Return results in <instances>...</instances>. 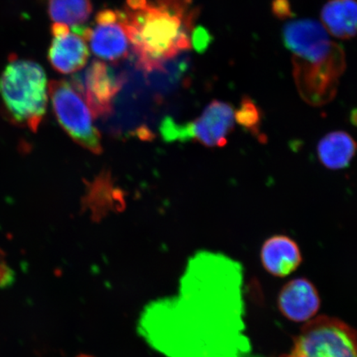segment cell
I'll return each instance as SVG.
<instances>
[{
    "label": "cell",
    "mask_w": 357,
    "mask_h": 357,
    "mask_svg": "<svg viewBox=\"0 0 357 357\" xmlns=\"http://www.w3.org/2000/svg\"><path fill=\"white\" fill-rule=\"evenodd\" d=\"M245 319L243 265L204 250L189 259L176 296L146 306L137 329L167 357H262Z\"/></svg>",
    "instance_id": "6da1fadb"
},
{
    "label": "cell",
    "mask_w": 357,
    "mask_h": 357,
    "mask_svg": "<svg viewBox=\"0 0 357 357\" xmlns=\"http://www.w3.org/2000/svg\"><path fill=\"white\" fill-rule=\"evenodd\" d=\"M199 13L194 0H126L119 17L138 68L165 73L190 51Z\"/></svg>",
    "instance_id": "7a4b0ae2"
},
{
    "label": "cell",
    "mask_w": 357,
    "mask_h": 357,
    "mask_svg": "<svg viewBox=\"0 0 357 357\" xmlns=\"http://www.w3.org/2000/svg\"><path fill=\"white\" fill-rule=\"evenodd\" d=\"M282 34L292 53L298 95L311 106L329 104L337 96L347 66L342 47L333 41L323 24L312 20L288 22Z\"/></svg>",
    "instance_id": "3957f363"
},
{
    "label": "cell",
    "mask_w": 357,
    "mask_h": 357,
    "mask_svg": "<svg viewBox=\"0 0 357 357\" xmlns=\"http://www.w3.org/2000/svg\"><path fill=\"white\" fill-rule=\"evenodd\" d=\"M47 84L42 66L11 55L0 77L2 110L8 121L37 131L46 114Z\"/></svg>",
    "instance_id": "277c9868"
},
{
    "label": "cell",
    "mask_w": 357,
    "mask_h": 357,
    "mask_svg": "<svg viewBox=\"0 0 357 357\" xmlns=\"http://www.w3.org/2000/svg\"><path fill=\"white\" fill-rule=\"evenodd\" d=\"M280 357H357L356 333L341 319L319 316L303 326L291 349Z\"/></svg>",
    "instance_id": "5b68a950"
},
{
    "label": "cell",
    "mask_w": 357,
    "mask_h": 357,
    "mask_svg": "<svg viewBox=\"0 0 357 357\" xmlns=\"http://www.w3.org/2000/svg\"><path fill=\"white\" fill-rule=\"evenodd\" d=\"M53 110L65 132L79 146L95 154L102 151L100 132L93 126L91 111L82 93L65 79L48 84Z\"/></svg>",
    "instance_id": "8992f818"
},
{
    "label": "cell",
    "mask_w": 357,
    "mask_h": 357,
    "mask_svg": "<svg viewBox=\"0 0 357 357\" xmlns=\"http://www.w3.org/2000/svg\"><path fill=\"white\" fill-rule=\"evenodd\" d=\"M235 110L229 102L213 100L194 121L178 123L167 118L160 123V132L167 142L195 141L208 147H223L234 132Z\"/></svg>",
    "instance_id": "52a82bcc"
},
{
    "label": "cell",
    "mask_w": 357,
    "mask_h": 357,
    "mask_svg": "<svg viewBox=\"0 0 357 357\" xmlns=\"http://www.w3.org/2000/svg\"><path fill=\"white\" fill-rule=\"evenodd\" d=\"M96 118L109 119L114 113V100L121 91L125 79L104 61H93L82 74L71 82Z\"/></svg>",
    "instance_id": "ba28073f"
},
{
    "label": "cell",
    "mask_w": 357,
    "mask_h": 357,
    "mask_svg": "<svg viewBox=\"0 0 357 357\" xmlns=\"http://www.w3.org/2000/svg\"><path fill=\"white\" fill-rule=\"evenodd\" d=\"M93 29L83 28L80 36L89 43L93 54L101 60L121 61L128 56L130 43L120 20L119 11L101 10L96 17Z\"/></svg>",
    "instance_id": "9c48e42d"
},
{
    "label": "cell",
    "mask_w": 357,
    "mask_h": 357,
    "mask_svg": "<svg viewBox=\"0 0 357 357\" xmlns=\"http://www.w3.org/2000/svg\"><path fill=\"white\" fill-rule=\"evenodd\" d=\"M320 306L318 290L305 278L289 281L279 294V310L285 318L293 322L310 321L319 312Z\"/></svg>",
    "instance_id": "30bf717a"
},
{
    "label": "cell",
    "mask_w": 357,
    "mask_h": 357,
    "mask_svg": "<svg viewBox=\"0 0 357 357\" xmlns=\"http://www.w3.org/2000/svg\"><path fill=\"white\" fill-rule=\"evenodd\" d=\"M48 61L57 73L70 75L82 70L89 56L88 44L82 36L70 33V28L52 34Z\"/></svg>",
    "instance_id": "8fae6325"
},
{
    "label": "cell",
    "mask_w": 357,
    "mask_h": 357,
    "mask_svg": "<svg viewBox=\"0 0 357 357\" xmlns=\"http://www.w3.org/2000/svg\"><path fill=\"white\" fill-rule=\"evenodd\" d=\"M261 261L268 273L284 278L298 269L303 257L296 241L280 234L271 236L262 245Z\"/></svg>",
    "instance_id": "7c38bea8"
},
{
    "label": "cell",
    "mask_w": 357,
    "mask_h": 357,
    "mask_svg": "<svg viewBox=\"0 0 357 357\" xmlns=\"http://www.w3.org/2000/svg\"><path fill=\"white\" fill-rule=\"evenodd\" d=\"M356 16L355 0H329L321 11L325 29L333 37L342 40L355 37Z\"/></svg>",
    "instance_id": "4fadbf2b"
},
{
    "label": "cell",
    "mask_w": 357,
    "mask_h": 357,
    "mask_svg": "<svg viewBox=\"0 0 357 357\" xmlns=\"http://www.w3.org/2000/svg\"><path fill=\"white\" fill-rule=\"evenodd\" d=\"M356 151L354 137L344 131L329 132L318 144V156L326 168L337 171L349 166Z\"/></svg>",
    "instance_id": "5bb4252c"
},
{
    "label": "cell",
    "mask_w": 357,
    "mask_h": 357,
    "mask_svg": "<svg viewBox=\"0 0 357 357\" xmlns=\"http://www.w3.org/2000/svg\"><path fill=\"white\" fill-rule=\"evenodd\" d=\"M93 10L91 0H49L48 15L52 21L79 26L87 22Z\"/></svg>",
    "instance_id": "9a60e30c"
},
{
    "label": "cell",
    "mask_w": 357,
    "mask_h": 357,
    "mask_svg": "<svg viewBox=\"0 0 357 357\" xmlns=\"http://www.w3.org/2000/svg\"><path fill=\"white\" fill-rule=\"evenodd\" d=\"M262 119L260 108L252 99L245 96L241 101L238 109L235 111V122L245 132L264 142L265 136L261 132Z\"/></svg>",
    "instance_id": "2e32d148"
},
{
    "label": "cell",
    "mask_w": 357,
    "mask_h": 357,
    "mask_svg": "<svg viewBox=\"0 0 357 357\" xmlns=\"http://www.w3.org/2000/svg\"><path fill=\"white\" fill-rule=\"evenodd\" d=\"M211 41V37L203 28L195 29L192 33V47L197 49V51L202 52L208 47Z\"/></svg>",
    "instance_id": "e0dca14e"
},
{
    "label": "cell",
    "mask_w": 357,
    "mask_h": 357,
    "mask_svg": "<svg viewBox=\"0 0 357 357\" xmlns=\"http://www.w3.org/2000/svg\"><path fill=\"white\" fill-rule=\"evenodd\" d=\"M273 11L280 19L290 16V7L288 0H274Z\"/></svg>",
    "instance_id": "ac0fdd59"
},
{
    "label": "cell",
    "mask_w": 357,
    "mask_h": 357,
    "mask_svg": "<svg viewBox=\"0 0 357 357\" xmlns=\"http://www.w3.org/2000/svg\"><path fill=\"white\" fill-rule=\"evenodd\" d=\"M77 357H92V356H89L88 355H80V356H79Z\"/></svg>",
    "instance_id": "d6986e66"
}]
</instances>
